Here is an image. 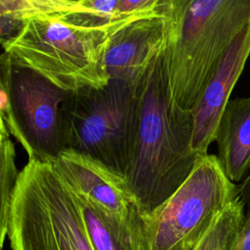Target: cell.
<instances>
[{
	"mask_svg": "<svg viewBox=\"0 0 250 250\" xmlns=\"http://www.w3.org/2000/svg\"><path fill=\"white\" fill-rule=\"evenodd\" d=\"M164 47L137 84L136 120L124 171L142 217L150 216L178 189L200 156L191 148V112L172 101Z\"/></svg>",
	"mask_w": 250,
	"mask_h": 250,
	"instance_id": "obj_1",
	"label": "cell"
},
{
	"mask_svg": "<svg viewBox=\"0 0 250 250\" xmlns=\"http://www.w3.org/2000/svg\"><path fill=\"white\" fill-rule=\"evenodd\" d=\"M164 47L171 97L191 111L223 54L250 23V0H167Z\"/></svg>",
	"mask_w": 250,
	"mask_h": 250,
	"instance_id": "obj_2",
	"label": "cell"
},
{
	"mask_svg": "<svg viewBox=\"0 0 250 250\" xmlns=\"http://www.w3.org/2000/svg\"><path fill=\"white\" fill-rule=\"evenodd\" d=\"M127 22L104 27L71 24L61 16L28 19L4 52L67 92L105 86V53L112 33Z\"/></svg>",
	"mask_w": 250,
	"mask_h": 250,
	"instance_id": "obj_3",
	"label": "cell"
},
{
	"mask_svg": "<svg viewBox=\"0 0 250 250\" xmlns=\"http://www.w3.org/2000/svg\"><path fill=\"white\" fill-rule=\"evenodd\" d=\"M12 250H94L79 201L50 163L28 158L16 185Z\"/></svg>",
	"mask_w": 250,
	"mask_h": 250,
	"instance_id": "obj_4",
	"label": "cell"
},
{
	"mask_svg": "<svg viewBox=\"0 0 250 250\" xmlns=\"http://www.w3.org/2000/svg\"><path fill=\"white\" fill-rule=\"evenodd\" d=\"M238 195L218 156L200 155L178 189L150 216H141V250H194Z\"/></svg>",
	"mask_w": 250,
	"mask_h": 250,
	"instance_id": "obj_5",
	"label": "cell"
},
{
	"mask_svg": "<svg viewBox=\"0 0 250 250\" xmlns=\"http://www.w3.org/2000/svg\"><path fill=\"white\" fill-rule=\"evenodd\" d=\"M137 84L109 79L104 87L69 93L62 108L66 149L124 176L136 120Z\"/></svg>",
	"mask_w": 250,
	"mask_h": 250,
	"instance_id": "obj_6",
	"label": "cell"
},
{
	"mask_svg": "<svg viewBox=\"0 0 250 250\" xmlns=\"http://www.w3.org/2000/svg\"><path fill=\"white\" fill-rule=\"evenodd\" d=\"M0 87L8 98L5 123L28 158L53 162L66 149L62 108L70 92L36 71L0 55Z\"/></svg>",
	"mask_w": 250,
	"mask_h": 250,
	"instance_id": "obj_7",
	"label": "cell"
},
{
	"mask_svg": "<svg viewBox=\"0 0 250 250\" xmlns=\"http://www.w3.org/2000/svg\"><path fill=\"white\" fill-rule=\"evenodd\" d=\"M250 55V23L234 38L210 75L191 109L193 130L191 148L198 155L207 153L230 94Z\"/></svg>",
	"mask_w": 250,
	"mask_h": 250,
	"instance_id": "obj_8",
	"label": "cell"
},
{
	"mask_svg": "<svg viewBox=\"0 0 250 250\" xmlns=\"http://www.w3.org/2000/svg\"><path fill=\"white\" fill-rule=\"evenodd\" d=\"M50 164L76 194L111 215L126 218L135 207L124 176L102 162L67 148Z\"/></svg>",
	"mask_w": 250,
	"mask_h": 250,
	"instance_id": "obj_9",
	"label": "cell"
},
{
	"mask_svg": "<svg viewBox=\"0 0 250 250\" xmlns=\"http://www.w3.org/2000/svg\"><path fill=\"white\" fill-rule=\"evenodd\" d=\"M167 28V17L161 15L129 21L115 30L105 53L109 79L136 85L164 46Z\"/></svg>",
	"mask_w": 250,
	"mask_h": 250,
	"instance_id": "obj_10",
	"label": "cell"
},
{
	"mask_svg": "<svg viewBox=\"0 0 250 250\" xmlns=\"http://www.w3.org/2000/svg\"><path fill=\"white\" fill-rule=\"evenodd\" d=\"M218 158L231 182L250 170V97L229 100L216 131Z\"/></svg>",
	"mask_w": 250,
	"mask_h": 250,
	"instance_id": "obj_11",
	"label": "cell"
},
{
	"mask_svg": "<svg viewBox=\"0 0 250 250\" xmlns=\"http://www.w3.org/2000/svg\"><path fill=\"white\" fill-rule=\"evenodd\" d=\"M75 195L94 250H141V215L136 207L126 218H119Z\"/></svg>",
	"mask_w": 250,
	"mask_h": 250,
	"instance_id": "obj_12",
	"label": "cell"
},
{
	"mask_svg": "<svg viewBox=\"0 0 250 250\" xmlns=\"http://www.w3.org/2000/svg\"><path fill=\"white\" fill-rule=\"evenodd\" d=\"M244 218V203L238 195L218 216L194 250H238Z\"/></svg>",
	"mask_w": 250,
	"mask_h": 250,
	"instance_id": "obj_13",
	"label": "cell"
},
{
	"mask_svg": "<svg viewBox=\"0 0 250 250\" xmlns=\"http://www.w3.org/2000/svg\"><path fill=\"white\" fill-rule=\"evenodd\" d=\"M20 172L16 166L15 146L9 136L0 139V250L8 236L14 192Z\"/></svg>",
	"mask_w": 250,
	"mask_h": 250,
	"instance_id": "obj_14",
	"label": "cell"
},
{
	"mask_svg": "<svg viewBox=\"0 0 250 250\" xmlns=\"http://www.w3.org/2000/svg\"><path fill=\"white\" fill-rule=\"evenodd\" d=\"M78 1L0 0V17L26 21L38 16H62L76 9Z\"/></svg>",
	"mask_w": 250,
	"mask_h": 250,
	"instance_id": "obj_15",
	"label": "cell"
},
{
	"mask_svg": "<svg viewBox=\"0 0 250 250\" xmlns=\"http://www.w3.org/2000/svg\"><path fill=\"white\" fill-rule=\"evenodd\" d=\"M118 0H79L76 9L61 16L65 21L87 27H104L117 22L115 10Z\"/></svg>",
	"mask_w": 250,
	"mask_h": 250,
	"instance_id": "obj_16",
	"label": "cell"
},
{
	"mask_svg": "<svg viewBox=\"0 0 250 250\" xmlns=\"http://www.w3.org/2000/svg\"><path fill=\"white\" fill-rule=\"evenodd\" d=\"M167 0H118L115 10L117 22H129L151 16H166Z\"/></svg>",
	"mask_w": 250,
	"mask_h": 250,
	"instance_id": "obj_17",
	"label": "cell"
},
{
	"mask_svg": "<svg viewBox=\"0 0 250 250\" xmlns=\"http://www.w3.org/2000/svg\"><path fill=\"white\" fill-rule=\"evenodd\" d=\"M25 21L0 17V44L3 46L13 40L21 30Z\"/></svg>",
	"mask_w": 250,
	"mask_h": 250,
	"instance_id": "obj_18",
	"label": "cell"
},
{
	"mask_svg": "<svg viewBox=\"0 0 250 250\" xmlns=\"http://www.w3.org/2000/svg\"><path fill=\"white\" fill-rule=\"evenodd\" d=\"M238 250H250V210L244 218L238 241Z\"/></svg>",
	"mask_w": 250,
	"mask_h": 250,
	"instance_id": "obj_19",
	"label": "cell"
},
{
	"mask_svg": "<svg viewBox=\"0 0 250 250\" xmlns=\"http://www.w3.org/2000/svg\"><path fill=\"white\" fill-rule=\"evenodd\" d=\"M239 188V196L241 201L244 204L250 203V170L246 178L243 180L242 184L238 186Z\"/></svg>",
	"mask_w": 250,
	"mask_h": 250,
	"instance_id": "obj_20",
	"label": "cell"
},
{
	"mask_svg": "<svg viewBox=\"0 0 250 250\" xmlns=\"http://www.w3.org/2000/svg\"><path fill=\"white\" fill-rule=\"evenodd\" d=\"M6 136H9V132L5 123V117L3 115H0V139Z\"/></svg>",
	"mask_w": 250,
	"mask_h": 250,
	"instance_id": "obj_21",
	"label": "cell"
},
{
	"mask_svg": "<svg viewBox=\"0 0 250 250\" xmlns=\"http://www.w3.org/2000/svg\"><path fill=\"white\" fill-rule=\"evenodd\" d=\"M71 1H78V0H71Z\"/></svg>",
	"mask_w": 250,
	"mask_h": 250,
	"instance_id": "obj_22",
	"label": "cell"
}]
</instances>
